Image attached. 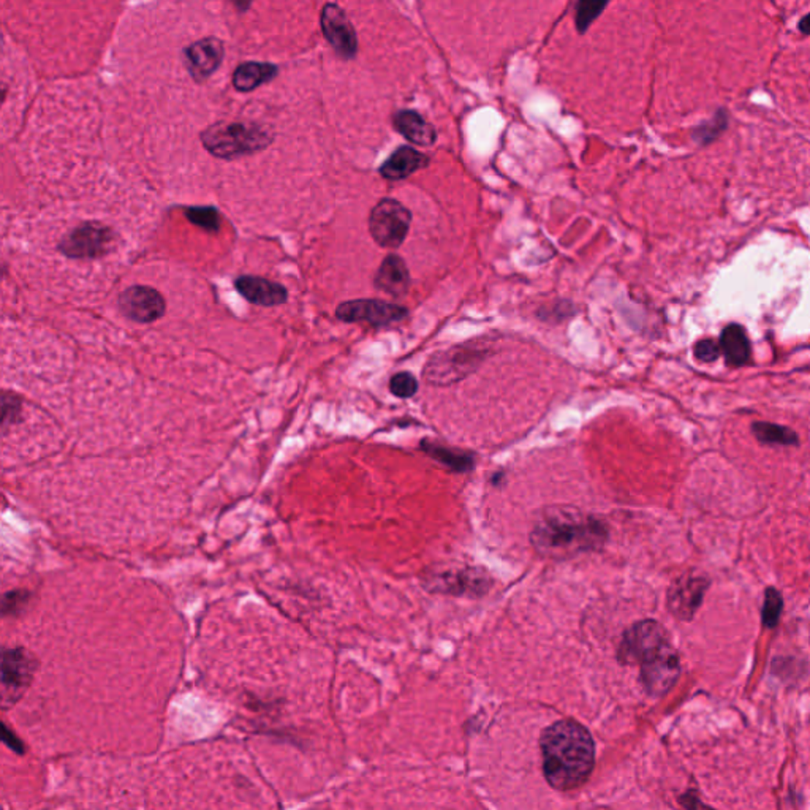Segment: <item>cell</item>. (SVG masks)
I'll return each instance as SVG.
<instances>
[{
    "label": "cell",
    "instance_id": "6da1fadb",
    "mask_svg": "<svg viewBox=\"0 0 810 810\" xmlns=\"http://www.w3.org/2000/svg\"><path fill=\"white\" fill-rule=\"evenodd\" d=\"M610 539L603 519L573 505H547L537 512L531 531V545L537 555L553 561H567L586 553H598Z\"/></svg>",
    "mask_w": 810,
    "mask_h": 810
},
{
    "label": "cell",
    "instance_id": "7a4b0ae2",
    "mask_svg": "<svg viewBox=\"0 0 810 810\" xmlns=\"http://www.w3.org/2000/svg\"><path fill=\"white\" fill-rule=\"evenodd\" d=\"M543 774L555 790L569 791L589 779L595 763V749L589 732L573 720H561L541 734Z\"/></svg>",
    "mask_w": 810,
    "mask_h": 810
},
{
    "label": "cell",
    "instance_id": "3957f363",
    "mask_svg": "<svg viewBox=\"0 0 810 810\" xmlns=\"http://www.w3.org/2000/svg\"><path fill=\"white\" fill-rule=\"evenodd\" d=\"M494 353L492 341L480 337L433 353L423 369V378L433 386H451L475 374Z\"/></svg>",
    "mask_w": 810,
    "mask_h": 810
},
{
    "label": "cell",
    "instance_id": "277c9868",
    "mask_svg": "<svg viewBox=\"0 0 810 810\" xmlns=\"http://www.w3.org/2000/svg\"><path fill=\"white\" fill-rule=\"evenodd\" d=\"M199 136L205 150L223 160L260 152L274 142L270 128L256 122H217Z\"/></svg>",
    "mask_w": 810,
    "mask_h": 810
},
{
    "label": "cell",
    "instance_id": "5b68a950",
    "mask_svg": "<svg viewBox=\"0 0 810 810\" xmlns=\"http://www.w3.org/2000/svg\"><path fill=\"white\" fill-rule=\"evenodd\" d=\"M492 586L494 579L483 567L433 570L423 575L425 590L451 597L483 598Z\"/></svg>",
    "mask_w": 810,
    "mask_h": 810
},
{
    "label": "cell",
    "instance_id": "8992f818",
    "mask_svg": "<svg viewBox=\"0 0 810 810\" xmlns=\"http://www.w3.org/2000/svg\"><path fill=\"white\" fill-rule=\"evenodd\" d=\"M410 225L412 213L398 199H380L370 211V236L384 249L401 247L409 236Z\"/></svg>",
    "mask_w": 810,
    "mask_h": 810
},
{
    "label": "cell",
    "instance_id": "52a82bcc",
    "mask_svg": "<svg viewBox=\"0 0 810 810\" xmlns=\"http://www.w3.org/2000/svg\"><path fill=\"white\" fill-rule=\"evenodd\" d=\"M117 235L113 228L100 222H85L73 228L59 242V250L69 258L87 260L107 255L114 249Z\"/></svg>",
    "mask_w": 810,
    "mask_h": 810
},
{
    "label": "cell",
    "instance_id": "ba28073f",
    "mask_svg": "<svg viewBox=\"0 0 810 810\" xmlns=\"http://www.w3.org/2000/svg\"><path fill=\"white\" fill-rule=\"evenodd\" d=\"M669 644L665 628L652 619L640 620L626 630L618 651V660L622 665H641L647 657Z\"/></svg>",
    "mask_w": 810,
    "mask_h": 810
},
{
    "label": "cell",
    "instance_id": "9c48e42d",
    "mask_svg": "<svg viewBox=\"0 0 810 810\" xmlns=\"http://www.w3.org/2000/svg\"><path fill=\"white\" fill-rule=\"evenodd\" d=\"M409 311L399 304L382 299H353L345 301L336 309V317L345 323H368L370 327L384 328L404 320Z\"/></svg>",
    "mask_w": 810,
    "mask_h": 810
},
{
    "label": "cell",
    "instance_id": "30bf717a",
    "mask_svg": "<svg viewBox=\"0 0 810 810\" xmlns=\"http://www.w3.org/2000/svg\"><path fill=\"white\" fill-rule=\"evenodd\" d=\"M640 667L641 683L652 697L665 695L681 675L679 657L671 644L661 647L660 651L647 657Z\"/></svg>",
    "mask_w": 810,
    "mask_h": 810
},
{
    "label": "cell",
    "instance_id": "8fae6325",
    "mask_svg": "<svg viewBox=\"0 0 810 810\" xmlns=\"http://www.w3.org/2000/svg\"><path fill=\"white\" fill-rule=\"evenodd\" d=\"M321 32L337 56L350 61L358 54V36L349 16L337 4L321 8Z\"/></svg>",
    "mask_w": 810,
    "mask_h": 810
},
{
    "label": "cell",
    "instance_id": "7c38bea8",
    "mask_svg": "<svg viewBox=\"0 0 810 810\" xmlns=\"http://www.w3.org/2000/svg\"><path fill=\"white\" fill-rule=\"evenodd\" d=\"M119 309L128 320L136 323H152L164 317L166 311L165 299L160 292L146 285H134L119 296Z\"/></svg>",
    "mask_w": 810,
    "mask_h": 810
},
{
    "label": "cell",
    "instance_id": "4fadbf2b",
    "mask_svg": "<svg viewBox=\"0 0 810 810\" xmlns=\"http://www.w3.org/2000/svg\"><path fill=\"white\" fill-rule=\"evenodd\" d=\"M709 587V581L704 576L687 573L679 576L669 586L668 610L681 620H690L703 602L704 594Z\"/></svg>",
    "mask_w": 810,
    "mask_h": 810
},
{
    "label": "cell",
    "instance_id": "5bb4252c",
    "mask_svg": "<svg viewBox=\"0 0 810 810\" xmlns=\"http://www.w3.org/2000/svg\"><path fill=\"white\" fill-rule=\"evenodd\" d=\"M225 48L223 43L215 36H207L203 40L192 43L184 50L185 69L195 81H205L217 70L223 62Z\"/></svg>",
    "mask_w": 810,
    "mask_h": 810
},
{
    "label": "cell",
    "instance_id": "9a60e30c",
    "mask_svg": "<svg viewBox=\"0 0 810 810\" xmlns=\"http://www.w3.org/2000/svg\"><path fill=\"white\" fill-rule=\"evenodd\" d=\"M238 292L255 306L274 307L287 303L288 292L284 285L258 276H241L235 280Z\"/></svg>",
    "mask_w": 810,
    "mask_h": 810
},
{
    "label": "cell",
    "instance_id": "2e32d148",
    "mask_svg": "<svg viewBox=\"0 0 810 810\" xmlns=\"http://www.w3.org/2000/svg\"><path fill=\"white\" fill-rule=\"evenodd\" d=\"M410 282H412V279H410V272L405 264L404 258H401L396 254H392L385 258L374 278V284L378 290L390 295L393 298L405 296L410 288Z\"/></svg>",
    "mask_w": 810,
    "mask_h": 810
},
{
    "label": "cell",
    "instance_id": "e0dca14e",
    "mask_svg": "<svg viewBox=\"0 0 810 810\" xmlns=\"http://www.w3.org/2000/svg\"><path fill=\"white\" fill-rule=\"evenodd\" d=\"M429 157L412 146H401L385 160L378 173L388 181H404L415 174L417 171L426 168Z\"/></svg>",
    "mask_w": 810,
    "mask_h": 810
},
{
    "label": "cell",
    "instance_id": "ac0fdd59",
    "mask_svg": "<svg viewBox=\"0 0 810 810\" xmlns=\"http://www.w3.org/2000/svg\"><path fill=\"white\" fill-rule=\"evenodd\" d=\"M36 663L24 649H5L2 657V684L5 689H24L36 671Z\"/></svg>",
    "mask_w": 810,
    "mask_h": 810
},
{
    "label": "cell",
    "instance_id": "d6986e66",
    "mask_svg": "<svg viewBox=\"0 0 810 810\" xmlns=\"http://www.w3.org/2000/svg\"><path fill=\"white\" fill-rule=\"evenodd\" d=\"M393 126L405 140L417 146L431 148L437 142V130L433 124H429L421 114L412 109H401L394 114Z\"/></svg>",
    "mask_w": 810,
    "mask_h": 810
},
{
    "label": "cell",
    "instance_id": "ffe728a7",
    "mask_svg": "<svg viewBox=\"0 0 810 810\" xmlns=\"http://www.w3.org/2000/svg\"><path fill=\"white\" fill-rule=\"evenodd\" d=\"M419 450L423 453H426L431 459L439 462L443 467H447L455 474H469L475 469V455L466 450L445 447V445L433 441H421Z\"/></svg>",
    "mask_w": 810,
    "mask_h": 810
},
{
    "label": "cell",
    "instance_id": "44dd1931",
    "mask_svg": "<svg viewBox=\"0 0 810 810\" xmlns=\"http://www.w3.org/2000/svg\"><path fill=\"white\" fill-rule=\"evenodd\" d=\"M278 73V65L270 62H244L233 73V85L239 93H252L276 78Z\"/></svg>",
    "mask_w": 810,
    "mask_h": 810
},
{
    "label": "cell",
    "instance_id": "7402d4cb",
    "mask_svg": "<svg viewBox=\"0 0 810 810\" xmlns=\"http://www.w3.org/2000/svg\"><path fill=\"white\" fill-rule=\"evenodd\" d=\"M720 349L726 363L733 368H741L750 360V342L746 329L741 325H728L720 336Z\"/></svg>",
    "mask_w": 810,
    "mask_h": 810
},
{
    "label": "cell",
    "instance_id": "603a6c76",
    "mask_svg": "<svg viewBox=\"0 0 810 810\" xmlns=\"http://www.w3.org/2000/svg\"><path fill=\"white\" fill-rule=\"evenodd\" d=\"M752 433H754L757 441L766 445H797L798 435L793 429L774 423H766V421H757L752 425Z\"/></svg>",
    "mask_w": 810,
    "mask_h": 810
},
{
    "label": "cell",
    "instance_id": "cb8c5ba5",
    "mask_svg": "<svg viewBox=\"0 0 810 810\" xmlns=\"http://www.w3.org/2000/svg\"><path fill=\"white\" fill-rule=\"evenodd\" d=\"M608 2H595V0H579L576 2L575 22L576 28L579 34H586L589 30L592 22L597 20L600 14L603 13L604 8L608 7Z\"/></svg>",
    "mask_w": 810,
    "mask_h": 810
},
{
    "label": "cell",
    "instance_id": "d4e9b609",
    "mask_svg": "<svg viewBox=\"0 0 810 810\" xmlns=\"http://www.w3.org/2000/svg\"><path fill=\"white\" fill-rule=\"evenodd\" d=\"M187 221L193 225L207 230L209 233H215L221 228V214L213 207H197L185 209Z\"/></svg>",
    "mask_w": 810,
    "mask_h": 810
},
{
    "label": "cell",
    "instance_id": "484cf974",
    "mask_svg": "<svg viewBox=\"0 0 810 810\" xmlns=\"http://www.w3.org/2000/svg\"><path fill=\"white\" fill-rule=\"evenodd\" d=\"M783 610L782 594L774 587H768L765 592V603L761 610V620L766 628H774L781 619Z\"/></svg>",
    "mask_w": 810,
    "mask_h": 810
},
{
    "label": "cell",
    "instance_id": "4316f807",
    "mask_svg": "<svg viewBox=\"0 0 810 810\" xmlns=\"http://www.w3.org/2000/svg\"><path fill=\"white\" fill-rule=\"evenodd\" d=\"M390 392L399 399H410L418 393V380L410 372H398L390 380Z\"/></svg>",
    "mask_w": 810,
    "mask_h": 810
},
{
    "label": "cell",
    "instance_id": "83f0119b",
    "mask_svg": "<svg viewBox=\"0 0 810 810\" xmlns=\"http://www.w3.org/2000/svg\"><path fill=\"white\" fill-rule=\"evenodd\" d=\"M726 127V114L717 113V116L714 117V121L711 124H706V126H701L698 127L695 132H693V136L697 138L698 142H709L712 140H716Z\"/></svg>",
    "mask_w": 810,
    "mask_h": 810
},
{
    "label": "cell",
    "instance_id": "f1b7e54d",
    "mask_svg": "<svg viewBox=\"0 0 810 810\" xmlns=\"http://www.w3.org/2000/svg\"><path fill=\"white\" fill-rule=\"evenodd\" d=\"M28 598H30V594L28 590H12L5 594V597L2 600V612L4 614L20 612L28 604Z\"/></svg>",
    "mask_w": 810,
    "mask_h": 810
},
{
    "label": "cell",
    "instance_id": "f546056e",
    "mask_svg": "<svg viewBox=\"0 0 810 810\" xmlns=\"http://www.w3.org/2000/svg\"><path fill=\"white\" fill-rule=\"evenodd\" d=\"M720 345L717 342L712 341V339H703V341L697 342L695 349H693V353H695V358L703 361V363H712L716 361L718 356H720Z\"/></svg>",
    "mask_w": 810,
    "mask_h": 810
},
{
    "label": "cell",
    "instance_id": "4dcf8cb0",
    "mask_svg": "<svg viewBox=\"0 0 810 810\" xmlns=\"http://www.w3.org/2000/svg\"><path fill=\"white\" fill-rule=\"evenodd\" d=\"M679 803L683 804V807L685 810H714L711 807H708L706 804L701 803V799L698 798L695 791H689L684 797L679 798Z\"/></svg>",
    "mask_w": 810,
    "mask_h": 810
},
{
    "label": "cell",
    "instance_id": "1f68e13d",
    "mask_svg": "<svg viewBox=\"0 0 810 810\" xmlns=\"http://www.w3.org/2000/svg\"><path fill=\"white\" fill-rule=\"evenodd\" d=\"M2 730H4V742H5V744H7L10 749L16 750L18 754H22V752H24V749H22L21 741L18 740V738L14 736L13 733L8 732L7 726L4 725V728H2Z\"/></svg>",
    "mask_w": 810,
    "mask_h": 810
},
{
    "label": "cell",
    "instance_id": "d6a6232c",
    "mask_svg": "<svg viewBox=\"0 0 810 810\" xmlns=\"http://www.w3.org/2000/svg\"><path fill=\"white\" fill-rule=\"evenodd\" d=\"M799 30L806 34V36H810V13L807 16H804L803 20L799 21Z\"/></svg>",
    "mask_w": 810,
    "mask_h": 810
}]
</instances>
